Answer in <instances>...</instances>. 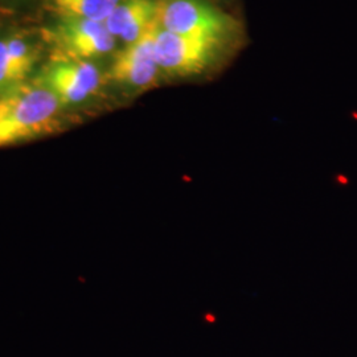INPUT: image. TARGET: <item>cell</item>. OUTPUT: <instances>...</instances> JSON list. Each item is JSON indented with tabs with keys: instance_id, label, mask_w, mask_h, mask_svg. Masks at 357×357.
I'll use <instances>...</instances> for the list:
<instances>
[{
	"instance_id": "1",
	"label": "cell",
	"mask_w": 357,
	"mask_h": 357,
	"mask_svg": "<svg viewBox=\"0 0 357 357\" xmlns=\"http://www.w3.org/2000/svg\"><path fill=\"white\" fill-rule=\"evenodd\" d=\"M61 106L45 85H17L1 93L0 149L52 132Z\"/></svg>"
},
{
	"instance_id": "2",
	"label": "cell",
	"mask_w": 357,
	"mask_h": 357,
	"mask_svg": "<svg viewBox=\"0 0 357 357\" xmlns=\"http://www.w3.org/2000/svg\"><path fill=\"white\" fill-rule=\"evenodd\" d=\"M156 22L169 32L221 44L237 31L236 20L206 0H158Z\"/></svg>"
},
{
	"instance_id": "3",
	"label": "cell",
	"mask_w": 357,
	"mask_h": 357,
	"mask_svg": "<svg viewBox=\"0 0 357 357\" xmlns=\"http://www.w3.org/2000/svg\"><path fill=\"white\" fill-rule=\"evenodd\" d=\"M221 43L162 29L155 33V57L160 70L176 77L200 75L216 61Z\"/></svg>"
},
{
	"instance_id": "4",
	"label": "cell",
	"mask_w": 357,
	"mask_h": 357,
	"mask_svg": "<svg viewBox=\"0 0 357 357\" xmlns=\"http://www.w3.org/2000/svg\"><path fill=\"white\" fill-rule=\"evenodd\" d=\"M44 85L61 105H77L94 96L101 86V75L86 60L63 57L48 68Z\"/></svg>"
},
{
	"instance_id": "5",
	"label": "cell",
	"mask_w": 357,
	"mask_h": 357,
	"mask_svg": "<svg viewBox=\"0 0 357 357\" xmlns=\"http://www.w3.org/2000/svg\"><path fill=\"white\" fill-rule=\"evenodd\" d=\"M158 23L137 41L115 54L110 78L132 89H144L156 81L160 68L155 57V33Z\"/></svg>"
},
{
	"instance_id": "6",
	"label": "cell",
	"mask_w": 357,
	"mask_h": 357,
	"mask_svg": "<svg viewBox=\"0 0 357 357\" xmlns=\"http://www.w3.org/2000/svg\"><path fill=\"white\" fill-rule=\"evenodd\" d=\"M56 38L66 57L86 60L113 52L115 38L103 22L63 17L56 28Z\"/></svg>"
},
{
	"instance_id": "7",
	"label": "cell",
	"mask_w": 357,
	"mask_h": 357,
	"mask_svg": "<svg viewBox=\"0 0 357 357\" xmlns=\"http://www.w3.org/2000/svg\"><path fill=\"white\" fill-rule=\"evenodd\" d=\"M158 0H121L105 20V26L115 38L126 45L141 38L158 22Z\"/></svg>"
},
{
	"instance_id": "8",
	"label": "cell",
	"mask_w": 357,
	"mask_h": 357,
	"mask_svg": "<svg viewBox=\"0 0 357 357\" xmlns=\"http://www.w3.org/2000/svg\"><path fill=\"white\" fill-rule=\"evenodd\" d=\"M121 0H51L54 13L63 17L103 22Z\"/></svg>"
},
{
	"instance_id": "9",
	"label": "cell",
	"mask_w": 357,
	"mask_h": 357,
	"mask_svg": "<svg viewBox=\"0 0 357 357\" xmlns=\"http://www.w3.org/2000/svg\"><path fill=\"white\" fill-rule=\"evenodd\" d=\"M7 51L16 70L24 77L29 73L31 68L35 64V53L31 47L22 38H13L6 40Z\"/></svg>"
},
{
	"instance_id": "10",
	"label": "cell",
	"mask_w": 357,
	"mask_h": 357,
	"mask_svg": "<svg viewBox=\"0 0 357 357\" xmlns=\"http://www.w3.org/2000/svg\"><path fill=\"white\" fill-rule=\"evenodd\" d=\"M23 79L10 59L6 40H0V94L20 85Z\"/></svg>"
}]
</instances>
